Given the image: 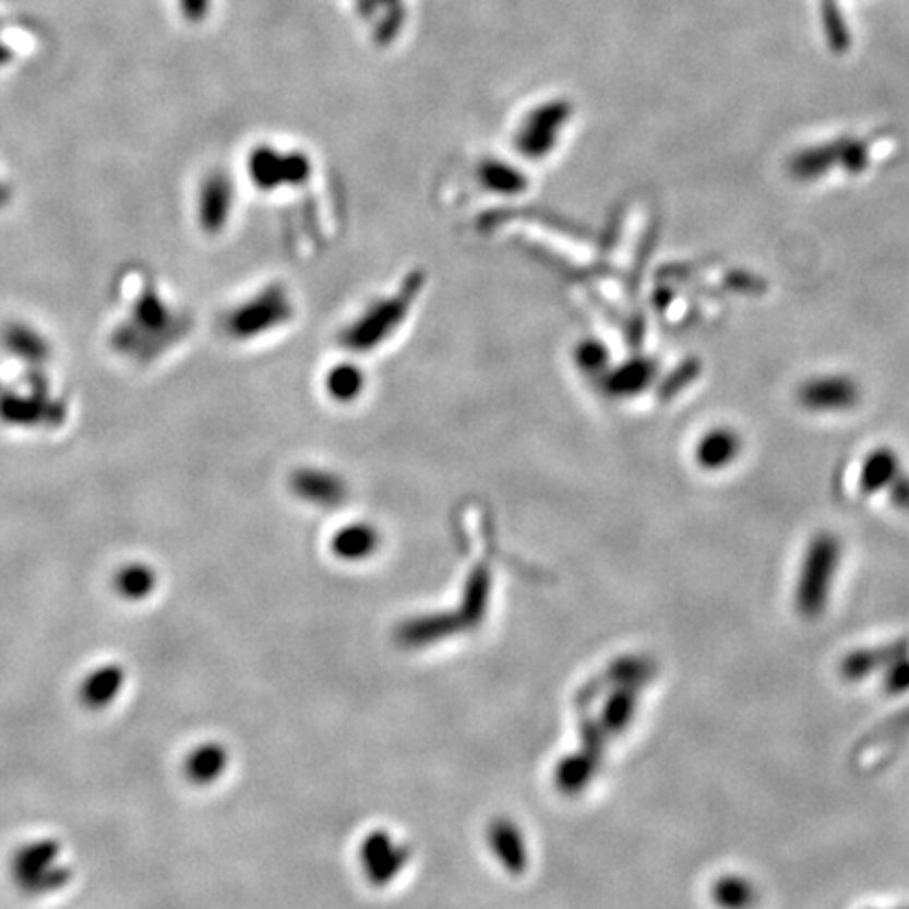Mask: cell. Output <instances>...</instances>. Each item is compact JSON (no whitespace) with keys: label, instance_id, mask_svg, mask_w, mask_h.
Instances as JSON below:
<instances>
[{"label":"cell","instance_id":"obj_1","mask_svg":"<svg viewBox=\"0 0 909 909\" xmlns=\"http://www.w3.org/2000/svg\"><path fill=\"white\" fill-rule=\"evenodd\" d=\"M59 857L61 845L56 838H40L26 842L11 857V878L22 893L32 897L58 893L72 881V870L61 865Z\"/></svg>","mask_w":909,"mask_h":909},{"label":"cell","instance_id":"obj_2","mask_svg":"<svg viewBox=\"0 0 909 909\" xmlns=\"http://www.w3.org/2000/svg\"><path fill=\"white\" fill-rule=\"evenodd\" d=\"M124 684V670L117 663H106L91 670L79 684V702L87 709H106L120 695Z\"/></svg>","mask_w":909,"mask_h":909},{"label":"cell","instance_id":"obj_3","mask_svg":"<svg viewBox=\"0 0 909 909\" xmlns=\"http://www.w3.org/2000/svg\"><path fill=\"white\" fill-rule=\"evenodd\" d=\"M804 400L817 409H842L854 400V390L845 380H822L804 390Z\"/></svg>","mask_w":909,"mask_h":909},{"label":"cell","instance_id":"obj_4","mask_svg":"<svg viewBox=\"0 0 909 909\" xmlns=\"http://www.w3.org/2000/svg\"><path fill=\"white\" fill-rule=\"evenodd\" d=\"M154 587L152 571L142 564H131L117 575V589L129 600H140Z\"/></svg>","mask_w":909,"mask_h":909},{"label":"cell","instance_id":"obj_5","mask_svg":"<svg viewBox=\"0 0 909 909\" xmlns=\"http://www.w3.org/2000/svg\"><path fill=\"white\" fill-rule=\"evenodd\" d=\"M734 439L727 434H714L702 444L699 457L704 459L705 466H720L727 464L729 457L734 453Z\"/></svg>","mask_w":909,"mask_h":909},{"label":"cell","instance_id":"obj_6","mask_svg":"<svg viewBox=\"0 0 909 909\" xmlns=\"http://www.w3.org/2000/svg\"><path fill=\"white\" fill-rule=\"evenodd\" d=\"M360 387V375L356 373V369H335L331 382H328V390L337 396V398H348V396H356Z\"/></svg>","mask_w":909,"mask_h":909},{"label":"cell","instance_id":"obj_7","mask_svg":"<svg viewBox=\"0 0 909 909\" xmlns=\"http://www.w3.org/2000/svg\"><path fill=\"white\" fill-rule=\"evenodd\" d=\"M9 58V53H7V49L4 47H0V63L4 61V59Z\"/></svg>","mask_w":909,"mask_h":909}]
</instances>
